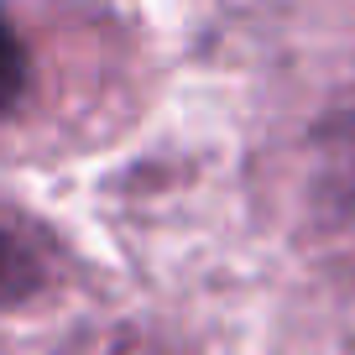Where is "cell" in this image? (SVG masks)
I'll return each mask as SVG.
<instances>
[{"mask_svg": "<svg viewBox=\"0 0 355 355\" xmlns=\"http://www.w3.org/2000/svg\"><path fill=\"white\" fill-rule=\"evenodd\" d=\"M21 84H26V53H21V42H16L11 21L0 16V110L21 94Z\"/></svg>", "mask_w": 355, "mask_h": 355, "instance_id": "7a4b0ae2", "label": "cell"}, {"mask_svg": "<svg viewBox=\"0 0 355 355\" xmlns=\"http://www.w3.org/2000/svg\"><path fill=\"white\" fill-rule=\"evenodd\" d=\"M26 288H32V256L21 251V241H16L6 225H0V303L21 298Z\"/></svg>", "mask_w": 355, "mask_h": 355, "instance_id": "6da1fadb", "label": "cell"}]
</instances>
